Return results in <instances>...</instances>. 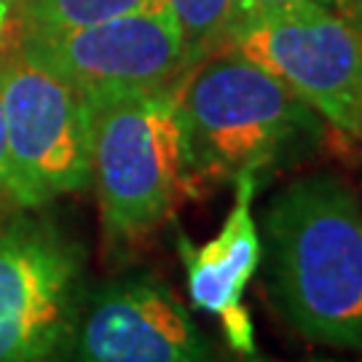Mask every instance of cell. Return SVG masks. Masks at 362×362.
Listing matches in <instances>:
<instances>
[{"mask_svg": "<svg viewBox=\"0 0 362 362\" xmlns=\"http://www.w3.org/2000/svg\"><path fill=\"white\" fill-rule=\"evenodd\" d=\"M73 362H215V354L180 298L137 274L86 296Z\"/></svg>", "mask_w": 362, "mask_h": 362, "instance_id": "8", "label": "cell"}, {"mask_svg": "<svg viewBox=\"0 0 362 362\" xmlns=\"http://www.w3.org/2000/svg\"><path fill=\"white\" fill-rule=\"evenodd\" d=\"M6 3H8V6H11V8H19V6H22V3H25V0H6Z\"/></svg>", "mask_w": 362, "mask_h": 362, "instance_id": "16", "label": "cell"}, {"mask_svg": "<svg viewBox=\"0 0 362 362\" xmlns=\"http://www.w3.org/2000/svg\"><path fill=\"white\" fill-rule=\"evenodd\" d=\"M13 43L86 100L172 89L188 70L180 30L167 6L67 30L16 33Z\"/></svg>", "mask_w": 362, "mask_h": 362, "instance_id": "7", "label": "cell"}, {"mask_svg": "<svg viewBox=\"0 0 362 362\" xmlns=\"http://www.w3.org/2000/svg\"><path fill=\"white\" fill-rule=\"evenodd\" d=\"M276 76L327 124L362 143V35L320 0H298L231 27L220 43Z\"/></svg>", "mask_w": 362, "mask_h": 362, "instance_id": "5", "label": "cell"}, {"mask_svg": "<svg viewBox=\"0 0 362 362\" xmlns=\"http://www.w3.org/2000/svg\"><path fill=\"white\" fill-rule=\"evenodd\" d=\"M167 0H25L19 11V33L40 30H67V27L94 25L124 13L164 8Z\"/></svg>", "mask_w": 362, "mask_h": 362, "instance_id": "10", "label": "cell"}, {"mask_svg": "<svg viewBox=\"0 0 362 362\" xmlns=\"http://www.w3.org/2000/svg\"><path fill=\"white\" fill-rule=\"evenodd\" d=\"M233 185V207L220 231L202 247L180 236V255L191 303L218 317L233 351L255 354V327L245 309V290L263 260V242L252 215L258 175H242Z\"/></svg>", "mask_w": 362, "mask_h": 362, "instance_id": "9", "label": "cell"}, {"mask_svg": "<svg viewBox=\"0 0 362 362\" xmlns=\"http://www.w3.org/2000/svg\"><path fill=\"white\" fill-rule=\"evenodd\" d=\"M314 362H338V360H314Z\"/></svg>", "mask_w": 362, "mask_h": 362, "instance_id": "17", "label": "cell"}, {"mask_svg": "<svg viewBox=\"0 0 362 362\" xmlns=\"http://www.w3.org/2000/svg\"><path fill=\"white\" fill-rule=\"evenodd\" d=\"M8 196L22 212L91 188V105L13 46L0 52Z\"/></svg>", "mask_w": 362, "mask_h": 362, "instance_id": "4", "label": "cell"}, {"mask_svg": "<svg viewBox=\"0 0 362 362\" xmlns=\"http://www.w3.org/2000/svg\"><path fill=\"white\" fill-rule=\"evenodd\" d=\"M11 207L8 196V145H6V121H3V105H0V218Z\"/></svg>", "mask_w": 362, "mask_h": 362, "instance_id": "12", "label": "cell"}, {"mask_svg": "<svg viewBox=\"0 0 362 362\" xmlns=\"http://www.w3.org/2000/svg\"><path fill=\"white\" fill-rule=\"evenodd\" d=\"M325 6H330L338 11L349 25H354L362 35V0H325Z\"/></svg>", "mask_w": 362, "mask_h": 362, "instance_id": "14", "label": "cell"}, {"mask_svg": "<svg viewBox=\"0 0 362 362\" xmlns=\"http://www.w3.org/2000/svg\"><path fill=\"white\" fill-rule=\"evenodd\" d=\"M274 306L311 344L362 351V204L341 180L311 175L274 196L263 218Z\"/></svg>", "mask_w": 362, "mask_h": 362, "instance_id": "1", "label": "cell"}, {"mask_svg": "<svg viewBox=\"0 0 362 362\" xmlns=\"http://www.w3.org/2000/svg\"><path fill=\"white\" fill-rule=\"evenodd\" d=\"M172 91L196 188L258 175L303 121V103L279 78L228 49L188 67Z\"/></svg>", "mask_w": 362, "mask_h": 362, "instance_id": "3", "label": "cell"}, {"mask_svg": "<svg viewBox=\"0 0 362 362\" xmlns=\"http://www.w3.org/2000/svg\"><path fill=\"white\" fill-rule=\"evenodd\" d=\"M290 3H298V0H236V11H233V25L239 22H247L258 13H266L272 8H279V6H290ZM325 3V0H320Z\"/></svg>", "mask_w": 362, "mask_h": 362, "instance_id": "13", "label": "cell"}, {"mask_svg": "<svg viewBox=\"0 0 362 362\" xmlns=\"http://www.w3.org/2000/svg\"><path fill=\"white\" fill-rule=\"evenodd\" d=\"M11 30H13V8L6 0H0V52L6 49Z\"/></svg>", "mask_w": 362, "mask_h": 362, "instance_id": "15", "label": "cell"}, {"mask_svg": "<svg viewBox=\"0 0 362 362\" xmlns=\"http://www.w3.org/2000/svg\"><path fill=\"white\" fill-rule=\"evenodd\" d=\"M172 89L89 100L91 185L107 245H140L196 194Z\"/></svg>", "mask_w": 362, "mask_h": 362, "instance_id": "2", "label": "cell"}, {"mask_svg": "<svg viewBox=\"0 0 362 362\" xmlns=\"http://www.w3.org/2000/svg\"><path fill=\"white\" fill-rule=\"evenodd\" d=\"M83 252L43 220L0 226V362H73Z\"/></svg>", "mask_w": 362, "mask_h": 362, "instance_id": "6", "label": "cell"}, {"mask_svg": "<svg viewBox=\"0 0 362 362\" xmlns=\"http://www.w3.org/2000/svg\"><path fill=\"white\" fill-rule=\"evenodd\" d=\"M180 30L185 62L194 67L199 59L220 49L233 27L236 0H167Z\"/></svg>", "mask_w": 362, "mask_h": 362, "instance_id": "11", "label": "cell"}]
</instances>
